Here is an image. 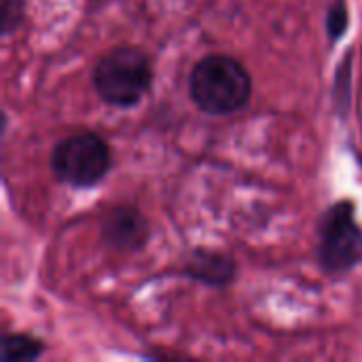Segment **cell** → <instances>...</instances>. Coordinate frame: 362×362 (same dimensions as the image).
<instances>
[{"label": "cell", "instance_id": "ba28073f", "mask_svg": "<svg viewBox=\"0 0 362 362\" xmlns=\"http://www.w3.org/2000/svg\"><path fill=\"white\" fill-rule=\"evenodd\" d=\"M23 0H0V23L2 34H11L23 17Z\"/></svg>", "mask_w": 362, "mask_h": 362}, {"label": "cell", "instance_id": "7a4b0ae2", "mask_svg": "<svg viewBox=\"0 0 362 362\" xmlns=\"http://www.w3.org/2000/svg\"><path fill=\"white\" fill-rule=\"evenodd\" d=\"M151 62L136 47H117L93 68V85L100 98L112 106L138 104L151 87Z\"/></svg>", "mask_w": 362, "mask_h": 362}, {"label": "cell", "instance_id": "9c48e42d", "mask_svg": "<svg viewBox=\"0 0 362 362\" xmlns=\"http://www.w3.org/2000/svg\"><path fill=\"white\" fill-rule=\"evenodd\" d=\"M327 25H329V34L331 38H339L346 30H348V8L344 0H337L327 15Z\"/></svg>", "mask_w": 362, "mask_h": 362}, {"label": "cell", "instance_id": "3957f363", "mask_svg": "<svg viewBox=\"0 0 362 362\" xmlns=\"http://www.w3.org/2000/svg\"><path fill=\"white\" fill-rule=\"evenodd\" d=\"M55 176L74 187L100 182L110 168V148L93 132H78L55 144L51 153Z\"/></svg>", "mask_w": 362, "mask_h": 362}, {"label": "cell", "instance_id": "8992f818", "mask_svg": "<svg viewBox=\"0 0 362 362\" xmlns=\"http://www.w3.org/2000/svg\"><path fill=\"white\" fill-rule=\"evenodd\" d=\"M189 276H193L199 282L212 284V286H225L235 276V265L229 257L208 250H197L189 263H187Z\"/></svg>", "mask_w": 362, "mask_h": 362}, {"label": "cell", "instance_id": "52a82bcc", "mask_svg": "<svg viewBox=\"0 0 362 362\" xmlns=\"http://www.w3.org/2000/svg\"><path fill=\"white\" fill-rule=\"evenodd\" d=\"M42 352V344L28 335H4L2 339V361L25 362L38 358Z\"/></svg>", "mask_w": 362, "mask_h": 362}, {"label": "cell", "instance_id": "5b68a950", "mask_svg": "<svg viewBox=\"0 0 362 362\" xmlns=\"http://www.w3.org/2000/svg\"><path fill=\"white\" fill-rule=\"evenodd\" d=\"M102 238L112 248L136 250L144 246L148 238V225L134 208H112L102 221Z\"/></svg>", "mask_w": 362, "mask_h": 362}, {"label": "cell", "instance_id": "6da1fadb", "mask_svg": "<svg viewBox=\"0 0 362 362\" xmlns=\"http://www.w3.org/2000/svg\"><path fill=\"white\" fill-rule=\"evenodd\" d=\"M189 89L193 102L210 115L240 110L252 91L248 70L229 55H208L191 72Z\"/></svg>", "mask_w": 362, "mask_h": 362}, {"label": "cell", "instance_id": "277c9868", "mask_svg": "<svg viewBox=\"0 0 362 362\" xmlns=\"http://www.w3.org/2000/svg\"><path fill=\"white\" fill-rule=\"evenodd\" d=\"M320 263L331 274H344L362 263V229L350 202L335 204L320 221Z\"/></svg>", "mask_w": 362, "mask_h": 362}]
</instances>
